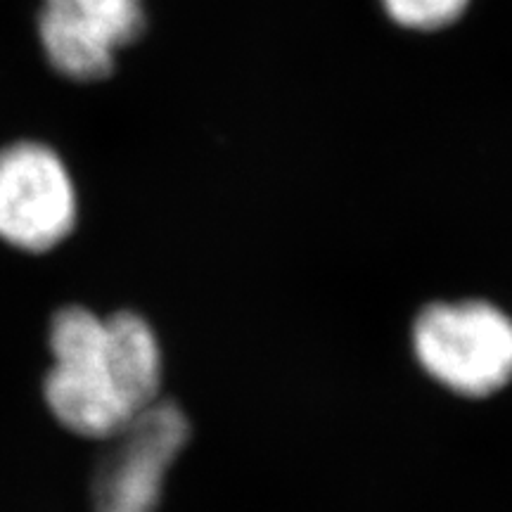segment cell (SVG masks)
<instances>
[{
    "instance_id": "6da1fadb",
    "label": "cell",
    "mask_w": 512,
    "mask_h": 512,
    "mask_svg": "<svg viewBox=\"0 0 512 512\" xmlns=\"http://www.w3.org/2000/svg\"><path fill=\"white\" fill-rule=\"evenodd\" d=\"M43 396L53 418L86 439H117L159 403L162 347L143 316L64 306L50 323Z\"/></svg>"
},
{
    "instance_id": "7a4b0ae2",
    "label": "cell",
    "mask_w": 512,
    "mask_h": 512,
    "mask_svg": "<svg viewBox=\"0 0 512 512\" xmlns=\"http://www.w3.org/2000/svg\"><path fill=\"white\" fill-rule=\"evenodd\" d=\"M415 356L463 396H489L512 380V320L486 302L434 304L413 328Z\"/></svg>"
},
{
    "instance_id": "3957f363",
    "label": "cell",
    "mask_w": 512,
    "mask_h": 512,
    "mask_svg": "<svg viewBox=\"0 0 512 512\" xmlns=\"http://www.w3.org/2000/svg\"><path fill=\"white\" fill-rule=\"evenodd\" d=\"M79 219V197L53 147L22 140L0 150V240L43 254L62 245Z\"/></svg>"
},
{
    "instance_id": "277c9868",
    "label": "cell",
    "mask_w": 512,
    "mask_h": 512,
    "mask_svg": "<svg viewBox=\"0 0 512 512\" xmlns=\"http://www.w3.org/2000/svg\"><path fill=\"white\" fill-rule=\"evenodd\" d=\"M190 439L176 403L159 401L131 430L112 439L93 482V512H157L171 467Z\"/></svg>"
},
{
    "instance_id": "5b68a950",
    "label": "cell",
    "mask_w": 512,
    "mask_h": 512,
    "mask_svg": "<svg viewBox=\"0 0 512 512\" xmlns=\"http://www.w3.org/2000/svg\"><path fill=\"white\" fill-rule=\"evenodd\" d=\"M145 29L143 0H41L38 38L50 67L72 81L114 72L119 50Z\"/></svg>"
},
{
    "instance_id": "8992f818",
    "label": "cell",
    "mask_w": 512,
    "mask_h": 512,
    "mask_svg": "<svg viewBox=\"0 0 512 512\" xmlns=\"http://www.w3.org/2000/svg\"><path fill=\"white\" fill-rule=\"evenodd\" d=\"M394 22L411 29H439L465 10L467 0H382Z\"/></svg>"
}]
</instances>
